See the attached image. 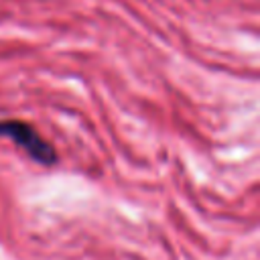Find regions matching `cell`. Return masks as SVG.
<instances>
[{
	"label": "cell",
	"mask_w": 260,
	"mask_h": 260,
	"mask_svg": "<svg viewBox=\"0 0 260 260\" xmlns=\"http://www.w3.org/2000/svg\"><path fill=\"white\" fill-rule=\"evenodd\" d=\"M0 136L2 138H8L12 140L16 146H20L32 160H37L39 165H55L57 162V150L55 146L45 140L35 126H30L28 122L24 120H16V118H10V120H0Z\"/></svg>",
	"instance_id": "6da1fadb"
}]
</instances>
